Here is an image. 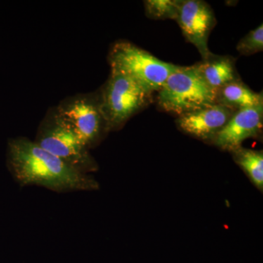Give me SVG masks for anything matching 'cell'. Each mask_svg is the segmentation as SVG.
Listing matches in <instances>:
<instances>
[{"label": "cell", "instance_id": "6da1fadb", "mask_svg": "<svg viewBox=\"0 0 263 263\" xmlns=\"http://www.w3.org/2000/svg\"><path fill=\"white\" fill-rule=\"evenodd\" d=\"M7 165L21 186H39L57 193L95 191L100 184L24 137L8 141Z\"/></svg>", "mask_w": 263, "mask_h": 263}, {"label": "cell", "instance_id": "7a4b0ae2", "mask_svg": "<svg viewBox=\"0 0 263 263\" xmlns=\"http://www.w3.org/2000/svg\"><path fill=\"white\" fill-rule=\"evenodd\" d=\"M33 141L83 174L96 172L99 168L89 148L61 117L57 106L48 109Z\"/></svg>", "mask_w": 263, "mask_h": 263}, {"label": "cell", "instance_id": "3957f363", "mask_svg": "<svg viewBox=\"0 0 263 263\" xmlns=\"http://www.w3.org/2000/svg\"><path fill=\"white\" fill-rule=\"evenodd\" d=\"M108 60L110 70L130 78L152 94L162 88L169 76L178 67L125 41L114 43Z\"/></svg>", "mask_w": 263, "mask_h": 263}, {"label": "cell", "instance_id": "277c9868", "mask_svg": "<svg viewBox=\"0 0 263 263\" xmlns=\"http://www.w3.org/2000/svg\"><path fill=\"white\" fill-rule=\"evenodd\" d=\"M161 110L181 116L216 104V92L190 67H180L157 91Z\"/></svg>", "mask_w": 263, "mask_h": 263}, {"label": "cell", "instance_id": "5b68a950", "mask_svg": "<svg viewBox=\"0 0 263 263\" xmlns=\"http://www.w3.org/2000/svg\"><path fill=\"white\" fill-rule=\"evenodd\" d=\"M98 92L109 132L120 129L135 114L146 108L153 95L130 78L113 70Z\"/></svg>", "mask_w": 263, "mask_h": 263}, {"label": "cell", "instance_id": "8992f818", "mask_svg": "<svg viewBox=\"0 0 263 263\" xmlns=\"http://www.w3.org/2000/svg\"><path fill=\"white\" fill-rule=\"evenodd\" d=\"M57 108L89 150L98 146L109 133L98 91L67 97Z\"/></svg>", "mask_w": 263, "mask_h": 263}, {"label": "cell", "instance_id": "52a82bcc", "mask_svg": "<svg viewBox=\"0 0 263 263\" xmlns=\"http://www.w3.org/2000/svg\"><path fill=\"white\" fill-rule=\"evenodd\" d=\"M176 21L183 36L198 50L202 59L212 54L208 42L216 19L210 5L201 0H180Z\"/></svg>", "mask_w": 263, "mask_h": 263}, {"label": "cell", "instance_id": "ba28073f", "mask_svg": "<svg viewBox=\"0 0 263 263\" xmlns=\"http://www.w3.org/2000/svg\"><path fill=\"white\" fill-rule=\"evenodd\" d=\"M262 124L263 105L238 110L212 143L221 149L232 152L242 146L246 140L258 137L262 133Z\"/></svg>", "mask_w": 263, "mask_h": 263}, {"label": "cell", "instance_id": "9c48e42d", "mask_svg": "<svg viewBox=\"0 0 263 263\" xmlns=\"http://www.w3.org/2000/svg\"><path fill=\"white\" fill-rule=\"evenodd\" d=\"M234 113L233 110L216 103L182 114L178 117L176 122L177 127L186 134L202 141L212 143Z\"/></svg>", "mask_w": 263, "mask_h": 263}, {"label": "cell", "instance_id": "30bf717a", "mask_svg": "<svg viewBox=\"0 0 263 263\" xmlns=\"http://www.w3.org/2000/svg\"><path fill=\"white\" fill-rule=\"evenodd\" d=\"M192 67L215 92L230 83L240 80L235 67V60L231 57L212 53Z\"/></svg>", "mask_w": 263, "mask_h": 263}, {"label": "cell", "instance_id": "8fae6325", "mask_svg": "<svg viewBox=\"0 0 263 263\" xmlns=\"http://www.w3.org/2000/svg\"><path fill=\"white\" fill-rule=\"evenodd\" d=\"M216 103L236 112L263 105L262 92H254L241 81H236L216 91Z\"/></svg>", "mask_w": 263, "mask_h": 263}, {"label": "cell", "instance_id": "7c38bea8", "mask_svg": "<svg viewBox=\"0 0 263 263\" xmlns=\"http://www.w3.org/2000/svg\"><path fill=\"white\" fill-rule=\"evenodd\" d=\"M235 162L243 170L259 190L263 188V153L262 151L240 146L230 152Z\"/></svg>", "mask_w": 263, "mask_h": 263}, {"label": "cell", "instance_id": "4fadbf2b", "mask_svg": "<svg viewBox=\"0 0 263 263\" xmlns=\"http://www.w3.org/2000/svg\"><path fill=\"white\" fill-rule=\"evenodd\" d=\"M147 16L152 19H174L179 12L180 0H147L144 2Z\"/></svg>", "mask_w": 263, "mask_h": 263}, {"label": "cell", "instance_id": "5bb4252c", "mask_svg": "<svg viewBox=\"0 0 263 263\" xmlns=\"http://www.w3.org/2000/svg\"><path fill=\"white\" fill-rule=\"evenodd\" d=\"M237 51L240 54L250 56L263 50V26L259 25L257 28L250 31L238 42Z\"/></svg>", "mask_w": 263, "mask_h": 263}]
</instances>
